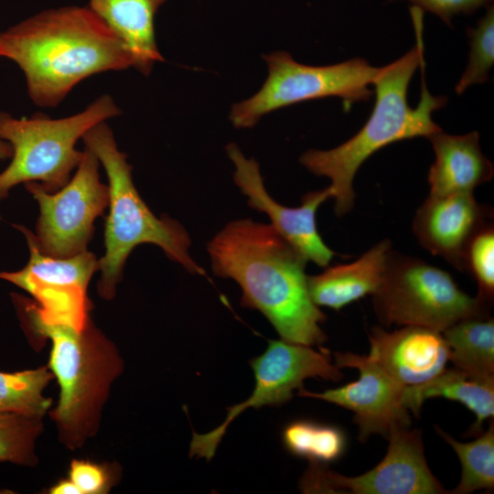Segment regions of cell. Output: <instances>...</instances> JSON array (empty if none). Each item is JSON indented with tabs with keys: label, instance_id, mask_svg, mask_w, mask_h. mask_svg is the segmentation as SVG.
Wrapping results in <instances>:
<instances>
[{
	"label": "cell",
	"instance_id": "1",
	"mask_svg": "<svg viewBox=\"0 0 494 494\" xmlns=\"http://www.w3.org/2000/svg\"><path fill=\"white\" fill-rule=\"evenodd\" d=\"M212 272L241 287V306L260 311L281 338L320 347L327 317L310 297L308 262L272 224L238 219L208 242Z\"/></svg>",
	"mask_w": 494,
	"mask_h": 494
},
{
	"label": "cell",
	"instance_id": "2",
	"mask_svg": "<svg viewBox=\"0 0 494 494\" xmlns=\"http://www.w3.org/2000/svg\"><path fill=\"white\" fill-rule=\"evenodd\" d=\"M0 57L24 74L31 101L56 107L83 80L133 67L127 48L90 8L42 11L0 32Z\"/></svg>",
	"mask_w": 494,
	"mask_h": 494
},
{
	"label": "cell",
	"instance_id": "3",
	"mask_svg": "<svg viewBox=\"0 0 494 494\" xmlns=\"http://www.w3.org/2000/svg\"><path fill=\"white\" fill-rule=\"evenodd\" d=\"M415 45L397 60L381 68L373 82L375 104L370 118L351 138L329 150L310 149L299 161L316 176L326 177L338 217L354 205V177L375 152L397 141L426 137L442 131L432 113L446 106L447 98L432 95L425 84L423 15L411 6Z\"/></svg>",
	"mask_w": 494,
	"mask_h": 494
},
{
	"label": "cell",
	"instance_id": "4",
	"mask_svg": "<svg viewBox=\"0 0 494 494\" xmlns=\"http://www.w3.org/2000/svg\"><path fill=\"white\" fill-rule=\"evenodd\" d=\"M103 166L108 177L109 214L105 221V252L98 259L101 278L97 292L103 299L115 295L126 259L141 243L160 247L173 262L192 274L206 276L205 270L190 256L191 239L177 220L157 218L140 197L132 178L126 155L118 149L113 133L102 122L81 138Z\"/></svg>",
	"mask_w": 494,
	"mask_h": 494
},
{
	"label": "cell",
	"instance_id": "5",
	"mask_svg": "<svg viewBox=\"0 0 494 494\" xmlns=\"http://www.w3.org/2000/svg\"><path fill=\"white\" fill-rule=\"evenodd\" d=\"M22 317L32 331L52 342L48 367L60 394L50 416L60 441L70 449L81 447L97 432L111 385L122 372L119 352L91 320L78 331Z\"/></svg>",
	"mask_w": 494,
	"mask_h": 494
},
{
	"label": "cell",
	"instance_id": "6",
	"mask_svg": "<svg viewBox=\"0 0 494 494\" xmlns=\"http://www.w3.org/2000/svg\"><path fill=\"white\" fill-rule=\"evenodd\" d=\"M121 114L113 97L103 94L83 111L52 119L42 113L16 118L0 111V138L12 148L11 161L0 173V199L18 184L38 182L53 193L70 179L84 151L77 142L94 125Z\"/></svg>",
	"mask_w": 494,
	"mask_h": 494
},
{
	"label": "cell",
	"instance_id": "7",
	"mask_svg": "<svg viewBox=\"0 0 494 494\" xmlns=\"http://www.w3.org/2000/svg\"><path fill=\"white\" fill-rule=\"evenodd\" d=\"M372 297L385 327L420 326L440 332L460 319L488 315L489 307L461 290L449 273L393 250Z\"/></svg>",
	"mask_w": 494,
	"mask_h": 494
},
{
	"label": "cell",
	"instance_id": "8",
	"mask_svg": "<svg viewBox=\"0 0 494 494\" xmlns=\"http://www.w3.org/2000/svg\"><path fill=\"white\" fill-rule=\"evenodd\" d=\"M268 76L252 97L234 104L230 119L235 128H252L265 114L297 102L339 97L345 106L369 101L381 68L354 58L327 66H310L295 61L285 51L263 56Z\"/></svg>",
	"mask_w": 494,
	"mask_h": 494
},
{
	"label": "cell",
	"instance_id": "9",
	"mask_svg": "<svg viewBox=\"0 0 494 494\" xmlns=\"http://www.w3.org/2000/svg\"><path fill=\"white\" fill-rule=\"evenodd\" d=\"M25 237L28 250L27 263L17 271H1L0 279L27 292L35 300L13 295L22 317L46 325H62L81 331L90 322L91 302L87 287L98 271V259L88 250L68 258L42 253L33 232L20 224L13 225Z\"/></svg>",
	"mask_w": 494,
	"mask_h": 494
},
{
	"label": "cell",
	"instance_id": "10",
	"mask_svg": "<svg viewBox=\"0 0 494 494\" xmlns=\"http://www.w3.org/2000/svg\"><path fill=\"white\" fill-rule=\"evenodd\" d=\"M99 166L85 147L74 176L60 189L49 193L38 182L24 184L39 206L33 238L42 253L68 258L87 251L94 220L109 205V188L101 181Z\"/></svg>",
	"mask_w": 494,
	"mask_h": 494
},
{
	"label": "cell",
	"instance_id": "11",
	"mask_svg": "<svg viewBox=\"0 0 494 494\" xmlns=\"http://www.w3.org/2000/svg\"><path fill=\"white\" fill-rule=\"evenodd\" d=\"M319 349L282 338L270 340L265 351L250 361L255 377L252 393L242 403L229 407L225 421L215 429L206 434L193 433L189 456L210 460L229 424L241 413L250 407L257 409L287 403L294 391L303 387L306 379L341 380L343 374L331 362L329 350L322 347Z\"/></svg>",
	"mask_w": 494,
	"mask_h": 494
},
{
	"label": "cell",
	"instance_id": "12",
	"mask_svg": "<svg viewBox=\"0 0 494 494\" xmlns=\"http://www.w3.org/2000/svg\"><path fill=\"white\" fill-rule=\"evenodd\" d=\"M386 437L387 453L375 467L357 477H347L324 464L311 463L300 479V489L304 493H448L426 463L420 430L397 428Z\"/></svg>",
	"mask_w": 494,
	"mask_h": 494
},
{
	"label": "cell",
	"instance_id": "13",
	"mask_svg": "<svg viewBox=\"0 0 494 494\" xmlns=\"http://www.w3.org/2000/svg\"><path fill=\"white\" fill-rule=\"evenodd\" d=\"M338 368L359 370L357 381L322 392L298 389V394L326 401L354 413L359 439L366 441L371 435L387 436L397 428L410 427V412L403 404L405 386L385 372L368 355L334 352Z\"/></svg>",
	"mask_w": 494,
	"mask_h": 494
},
{
	"label": "cell",
	"instance_id": "14",
	"mask_svg": "<svg viewBox=\"0 0 494 494\" xmlns=\"http://www.w3.org/2000/svg\"><path fill=\"white\" fill-rule=\"evenodd\" d=\"M226 151L235 166L234 182L247 198V204L265 213L271 220L270 224L300 251L307 261L321 267L328 266L337 254L319 235L316 213L323 202L332 198L328 187L304 195L299 207H285L267 192L256 160L247 158L234 143L229 144Z\"/></svg>",
	"mask_w": 494,
	"mask_h": 494
},
{
	"label": "cell",
	"instance_id": "15",
	"mask_svg": "<svg viewBox=\"0 0 494 494\" xmlns=\"http://www.w3.org/2000/svg\"><path fill=\"white\" fill-rule=\"evenodd\" d=\"M491 208L473 192L428 196L416 210L413 233L420 245L465 271V255L472 239L492 224Z\"/></svg>",
	"mask_w": 494,
	"mask_h": 494
},
{
	"label": "cell",
	"instance_id": "16",
	"mask_svg": "<svg viewBox=\"0 0 494 494\" xmlns=\"http://www.w3.org/2000/svg\"><path fill=\"white\" fill-rule=\"evenodd\" d=\"M369 357L404 386L426 382L441 373L449 361L442 332L420 326L394 331L374 327L369 335Z\"/></svg>",
	"mask_w": 494,
	"mask_h": 494
},
{
	"label": "cell",
	"instance_id": "17",
	"mask_svg": "<svg viewBox=\"0 0 494 494\" xmlns=\"http://www.w3.org/2000/svg\"><path fill=\"white\" fill-rule=\"evenodd\" d=\"M428 139L435 155L427 176L430 196L473 192L492 179L494 167L481 151L477 131L462 135L439 131Z\"/></svg>",
	"mask_w": 494,
	"mask_h": 494
},
{
	"label": "cell",
	"instance_id": "18",
	"mask_svg": "<svg viewBox=\"0 0 494 494\" xmlns=\"http://www.w3.org/2000/svg\"><path fill=\"white\" fill-rule=\"evenodd\" d=\"M390 240H382L370 248L358 260L330 266L321 274L307 276L311 299L317 306L339 310L349 303L379 288L391 253Z\"/></svg>",
	"mask_w": 494,
	"mask_h": 494
},
{
	"label": "cell",
	"instance_id": "19",
	"mask_svg": "<svg viewBox=\"0 0 494 494\" xmlns=\"http://www.w3.org/2000/svg\"><path fill=\"white\" fill-rule=\"evenodd\" d=\"M89 1V7L127 48L133 68L148 75L163 60L155 36V16L166 0Z\"/></svg>",
	"mask_w": 494,
	"mask_h": 494
},
{
	"label": "cell",
	"instance_id": "20",
	"mask_svg": "<svg viewBox=\"0 0 494 494\" xmlns=\"http://www.w3.org/2000/svg\"><path fill=\"white\" fill-rule=\"evenodd\" d=\"M435 397L458 402L470 410L476 421L467 435L477 436L494 415V378L474 377L455 367L445 369L426 382L405 386L403 400L408 411L418 417L423 403Z\"/></svg>",
	"mask_w": 494,
	"mask_h": 494
},
{
	"label": "cell",
	"instance_id": "21",
	"mask_svg": "<svg viewBox=\"0 0 494 494\" xmlns=\"http://www.w3.org/2000/svg\"><path fill=\"white\" fill-rule=\"evenodd\" d=\"M454 367L478 378H494V320L488 315L460 319L442 331Z\"/></svg>",
	"mask_w": 494,
	"mask_h": 494
},
{
	"label": "cell",
	"instance_id": "22",
	"mask_svg": "<svg viewBox=\"0 0 494 494\" xmlns=\"http://www.w3.org/2000/svg\"><path fill=\"white\" fill-rule=\"evenodd\" d=\"M437 434L454 449L461 464L458 485L448 491L452 494H467L477 490H492L494 487V424L468 443L458 442L438 426Z\"/></svg>",
	"mask_w": 494,
	"mask_h": 494
},
{
	"label": "cell",
	"instance_id": "23",
	"mask_svg": "<svg viewBox=\"0 0 494 494\" xmlns=\"http://www.w3.org/2000/svg\"><path fill=\"white\" fill-rule=\"evenodd\" d=\"M282 439L288 452L311 463L336 461L346 448V436L339 428L309 420L289 423L283 430Z\"/></svg>",
	"mask_w": 494,
	"mask_h": 494
},
{
	"label": "cell",
	"instance_id": "24",
	"mask_svg": "<svg viewBox=\"0 0 494 494\" xmlns=\"http://www.w3.org/2000/svg\"><path fill=\"white\" fill-rule=\"evenodd\" d=\"M54 378L48 367L16 372L0 371V411L42 418L51 405L44 390Z\"/></svg>",
	"mask_w": 494,
	"mask_h": 494
},
{
	"label": "cell",
	"instance_id": "25",
	"mask_svg": "<svg viewBox=\"0 0 494 494\" xmlns=\"http://www.w3.org/2000/svg\"><path fill=\"white\" fill-rule=\"evenodd\" d=\"M41 419L0 411V462L36 465L35 443L42 431Z\"/></svg>",
	"mask_w": 494,
	"mask_h": 494
},
{
	"label": "cell",
	"instance_id": "26",
	"mask_svg": "<svg viewBox=\"0 0 494 494\" xmlns=\"http://www.w3.org/2000/svg\"><path fill=\"white\" fill-rule=\"evenodd\" d=\"M470 50L467 65L456 85V92L462 94L475 84H483L494 63V7L489 5L485 16L476 27H467Z\"/></svg>",
	"mask_w": 494,
	"mask_h": 494
},
{
	"label": "cell",
	"instance_id": "27",
	"mask_svg": "<svg viewBox=\"0 0 494 494\" xmlns=\"http://www.w3.org/2000/svg\"><path fill=\"white\" fill-rule=\"evenodd\" d=\"M465 270L477 282V297L489 306L494 297L493 224L484 228L470 242L465 255Z\"/></svg>",
	"mask_w": 494,
	"mask_h": 494
},
{
	"label": "cell",
	"instance_id": "28",
	"mask_svg": "<svg viewBox=\"0 0 494 494\" xmlns=\"http://www.w3.org/2000/svg\"><path fill=\"white\" fill-rule=\"evenodd\" d=\"M120 473V467L113 464L74 459L70 466L69 478L81 494H104L118 481Z\"/></svg>",
	"mask_w": 494,
	"mask_h": 494
},
{
	"label": "cell",
	"instance_id": "29",
	"mask_svg": "<svg viewBox=\"0 0 494 494\" xmlns=\"http://www.w3.org/2000/svg\"><path fill=\"white\" fill-rule=\"evenodd\" d=\"M395 0H388L392 2ZM423 12H430L451 26V19L459 14H471L482 6H489L493 0H407Z\"/></svg>",
	"mask_w": 494,
	"mask_h": 494
},
{
	"label": "cell",
	"instance_id": "30",
	"mask_svg": "<svg viewBox=\"0 0 494 494\" xmlns=\"http://www.w3.org/2000/svg\"><path fill=\"white\" fill-rule=\"evenodd\" d=\"M48 492L51 494H81L77 486L70 478L59 480L48 489Z\"/></svg>",
	"mask_w": 494,
	"mask_h": 494
},
{
	"label": "cell",
	"instance_id": "31",
	"mask_svg": "<svg viewBox=\"0 0 494 494\" xmlns=\"http://www.w3.org/2000/svg\"><path fill=\"white\" fill-rule=\"evenodd\" d=\"M12 156L11 145L0 138V160L10 158Z\"/></svg>",
	"mask_w": 494,
	"mask_h": 494
}]
</instances>
